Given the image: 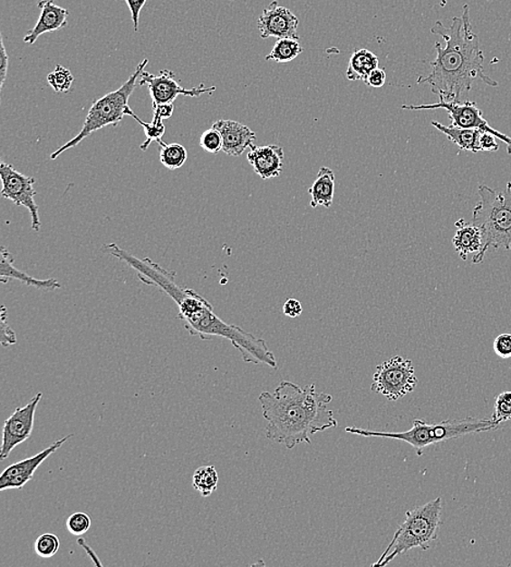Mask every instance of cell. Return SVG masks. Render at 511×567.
Listing matches in <instances>:
<instances>
[{
	"mask_svg": "<svg viewBox=\"0 0 511 567\" xmlns=\"http://www.w3.org/2000/svg\"><path fill=\"white\" fill-rule=\"evenodd\" d=\"M498 429L492 419H448L438 424H428L423 419H414L412 428L403 432L372 431L358 426H347V434L364 437H383V439L398 440L408 443L416 448L418 456H421L425 448L429 445H439L459 437L482 434Z\"/></svg>",
	"mask_w": 511,
	"mask_h": 567,
	"instance_id": "obj_4",
	"label": "cell"
},
{
	"mask_svg": "<svg viewBox=\"0 0 511 567\" xmlns=\"http://www.w3.org/2000/svg\"><path fill=\"white\" fill-rule=\"evenodd\" d=\"M303 53L304 47L301 46L299 40L278 39L271 53L266 56V61L279 64L290 63Z\"/></svg>",
	"mask_w": 511,
	"mask_h": 567,
	"instance_id": "obj_24",
	"label": "cell"
},
{
	"mask_svg": "<svg viewBox=\"0 0 511 567\" xmlns=\"http://www.w3.org/2000/svg\"><path fill=\"white\" fill-rule=\"evenodd\" d=\"M417 386L412 361L395 356L376 367L371 391L396 402L416 390Z\"/></svg>",
	"mask_w": 511,
	"mask_h": 567,
	"instance_id": "obj_8",
	"label": "cell"
},
{
	"mask_svg": "<svg viewBox=\"0 0 511 567\" xmlns=\"http://www.w3.org/2000/svg\"><path fill=\"white\" fill-rule=\"evenodd\" d=\"M333 396L317 392L314 385L301 387L294 382L282 381L273 393L259 396L263 417L267 421L265 435L278 445L292 448L306 443L317 432L336 428L337 420L327 405Z\"/></svg>",
	"mask_w": 511,
	"mask_h": 567,
	"instance_id": "obj_3",
	"label": "cell"
},
{
	"mask_svg": "<svg viewBox=\"0 0 511 567\" xmlns=\"http://www.w3.org/2000/svg\"><path fill=\"white\" fill-rule=\"evenodd\" d=\"M0 333H2V337H0V343H2L4 347H13V345L17 344V335H15L14 329L9 326L7 321L6 306H2V310H0Z\"/></svg>",
	"mask_w": 511,
	"mask_h": 567,
	"instance_id": "obj_32",
	"label": "cell"
},
{
	"mask_svg": "<svg viewBox=\"0 0 511 567\" xmlns=\"http://www.w3.org/2000/svg\"><path fill=\"white\" fill-rule=\"evenodd\" d=\"M401 108L406 111L445 110L448 113L451 125L466 129H481L483 132H491L507 145V152L511 155V138L489 126L475 102H448L439 99V102L435 104L402 105Z\"/></svg>",
	"mask_w": 511,
	"mask_h": 567,
	"instance_id": "obj_9",
	"label": "cell"
},
{
	"mask_svg": "<svg viewBox=\"0 0 511 567\" xmlns=\"http://www.w3.org/2000/svg\"><path fill=\"white\" fill-rule=\"evenodd\" d=\"M456 234L453 240L455 250L462 261H466L470 253H478L482 249V234L478 227L468 223L464 219L456 221Z\"/></svg>",
	"mask_w": 511,
	"mask_h": 567,
	"instance_id": "obj_19",
	"label": "cell"
},
{
	"mask_svg": "<svg viewBox=\"0 0 511 567\" xmlns=\"http://www.w3.org/2000/svg\"><path fill=\"white\" fill-rule=\"evenodd\" d=\"M480 148L482 152H497L499 149L497 137L487 132H482L480 136Z\"/></svg>",
	"mask_w": 511,
	"mask_h": 567,
	"instance_id": "obj_35",
	"label": "cell"
},
{
	"mask_svg": "<svg viewBox=\"0 0 511 567\" xmlns=\"http://www.w3.org/2000/svg\"><path fill=\"white\" fill-rule=\"evenodd\" d=\"M148 64L149 59H144L141 64H138L134 73L120 89L112 91L111 93L95 101L93 105L90 108L81 132L77 136L69 140L67 143H64L61 148L57 149L55 152H53L51 154V159L56 160L63 153L66 152V151L77 147L85 138H88L95 132H99L101 129L107 126L118 125V123L122 121V118L127 115L129 99H130L134 89H136L140 75H141Z\"/></svg>",
	"mask_w": 511,
	"mask_h": 567,
	"instance_id": "obj_7",
	"label": "cell"
},
{
	"mask_svg": "<svg viewBox=\"0 0 511 567\" xmlns=\"http://www.w3.org/2000/svg\"><path fill=\"white\" fill-rule=\"evenodd\" d=\"M72 435H66L61 440L53 442L44 451L35 454L34 456L13 464L0 476V491L9 489H23L26 484L34 479L35 472L52 454L61 448Z\"/></svg>",
	"mask_w": 511,
	"mask_h": 567,
	"instance_id": "obj_13",
	"label": "cell"
},
{
	"mask_svg": "<svg viewBox=\"0 0 511 567\" xmlns=\"http://www.w3.org/2000/svg\"><path fill=\"white\" fill-rule=\"evenodd\" d=\"M218 473L214 466L198 467L192 476V485L203 498L212 495L218 487Z\"/></svg>",
	"mask_w": 511,
	"mask_h": 567,
	"instance_id": "obj_23",
	"label": "cell"
},
{
	"mask_svg": "<svg viewBox=\"0 0 511 567\" xmlns=\"http://www.w3.org/2000/svg\"><path fill=\"white\" fill-rule=\"evenodd\" d=\"M0 180H2V196L10 200L17 207H24L31 214L32 230H41L39 205L35 202V178L21 174L14 165L0 164Z\"/></svg>",
	"mask_w": 511,
	"mask_h": 567,
	"instance_id": "obj_10",
	"label": "cell"
},
{
	"mask_svg": "<svg viewBox=\"0 0 511 567\" xmlns=\"http://www.w3.org/2000/svg\"><path fill=\"white\" fill-rule=\"evenodd\" d=\"M212 128L217 129L223 138V152L235 158L244 154L256 139V134L249 127L235 121L220 120L215 122Z\"/></svg>",
	"mask_w": 511,
	"mask_h": 567,
	"instance_id": "obj_15",
	"label": "cell"
},
{
	"mask_svg": "<svg viewBox=\"0 0 511 567\" xmlns=\"http://www.w3.org/2000/svg\"><path fill=\"white\" fill-rule=\"evenodd\" d=\"M493 349L499 358H511V334L504 333L498 335L494 340Z\"/></svg>",
	"mask_w": 511,
	"mask_h": 567,
	"instance_id": "obj_33",
	"label": "cell"
},
{
	"mask_svg": "<svg viewBox=\"0 0 511 567\" xmlns=\"http://www.w3.org/2000/svg\"><path fill=\"white\" fill-rule=\"evenodd\" d=\"M154 122H164L165 120H169V118L173 115L174 112V104H163V105H156L153 106Z\"/></svg>",
	"mask_w": 511,
	"mask_h": 567,
	"instance_id": "obj_39",
	"label": "cell"
},
{
	"mask_svg": "<svg viewBox=\"0 0 511 567\" xmlns=\"http://www.w3.org/2000/svg\"><path fill=\"white\" fill-rule=\"evenodd\" d=\"M158 143L160 147L159 160L166 169L175 171L185 165L188 152L184 145L178 143L167 144L163 140Z\"/></svg>",
	"mask_w": 511,
	"mask_h": 567,
	"instance_id": "obj_25",
	"label": "cell"
},
{
	"mask_svg": "<svg viewBox=\"0 0 511 567\" xmlns=\"http://www.w3.org/2000/svg\"><path fill=\"white\" fill-rule=\"evenodd\" d=\"M42 397L43 394L37 393L25 406L15 409L14 414L5 421L0 461L7 460L15 447L30 439L34 429L36 408Z\"/></svg>",
	"mask_w": 511,
	"mask_h": 567,
	"instance_id": "obj_12",
	"label": "cell"
},
{
	"mask_svg": "<svg viewBox=\"0 0 511 567\" xmlns=\"http://www.w3.org/2000/svg\"><path fill=\"white\" fill-rule=\"evenodd\" d=\"M311 208L325 207L330 209L335 194V174L330 167L323 166L317 174L313 185L309 189Z\"/></svg>",
	"mask_w": 511,
	"mask_h": 567,
	"instance_id": "obj_20",
	"label": "cell"
},
{
	"mask_svg": "<svg viewBox=\"0 0 511 567\" xmlns=\"http://www.w3.org/2000/svg\"><path fill=\"white\" fill-rule=\"evenodd\" d=\"M138 85H148L153 106L163 104H174L179 95L198 97L203 94H212L217 88H206L203 84L197 88L185 89L176 80V75L171 70H161L159 75H154L143 70L140 75Z\"/></svg>",
	"mask_w": 511,
	"mask_h": 567,
	"instance_id": "obj_11",
	"label": "cell"
},
{
	"mask_svg": "<svg viewBox=\"0 0 511 567\" xmlns=\"http://www.w3.org/2000/svg\"><path fill=\"white\" fill-rule=\"evenodd\" d=\"M364 83L371 86V88H383L386 83V73L384 69H374L373 72L369 74Z\"/></svg>",
	"mask_w": 511,
	"mask_h": 567,
	"instance_id": "obj_37",
	"label": "cell"
},
{
	"mask_svg": "<svg viewBox=\"0 0 511 567\" xmlns=\"http://www.w3.org/2000/svg\"><path fill=\"white\" fill-rule=\"evenodd\" d=\"M492 421L499 428L500 425L511 420V391L500 393L495 399Z\"/></svg>",
	"mask_w": 511,
	"mask_h": 567,
	"instance_id": "obj_29",
	"label": "cell"
},
{
	"mask_svg": "<svg viewBox=\"0 0 511 567\" xmlns=\"http://www.w3.org/2000/svg\"><path fill=\"white\" fill-rule=\"evenodd\" d=\"M127 115L133 117L134 120H136L144 129L147 140H145V142L141 144V147H140L142 151H147L152 142H159L161 138H163L166 132L164 122L152 121V122H145L142 120H140L136 113H134L131 110L130 106L127 108Z\"/></svg>",
	"mask_w": 511,
	"mask_h": 567,
	"instance_id": "obj_26",
	"label": "cell"
},
{
	"mask_svg": "<svg viewBox=\"0 0 511 567\" xmlns=\"http://www.w3.org/2000/svg\"><path fill=\"white\" fill-rule=\"evenodd\" d=\"M299 24L297 15L286 7L279 6L276 0L263 10L257 21L262 39L277 37V39L299 40Z\"/></svg>",
	"mask_w": 511,
	"mask_h": 567,
	"instance_id": "obj_14",
	"label": "cell"
},
{
	"mask_svg": "<svg viewBox=\"0 0 511 567\" xmlns=\"http://www.w3.org/2000/svg\"><path fill=\"white\" fill-rule=\"evenodd\" d=\"M101 250L133 269L142 283L169 296L178 306V317L192 337L204 340L215 337L228 339L240 354L251 353L256 347L257 337L255 335L223 321L204 297L177 283L176 272L161 267L152 259L134 257L116 244L105 245Z\"/></svg>",
	"mask_w": 511,
	"mask_h": 567,
	"instance_id": "obj_1",
	"label": "cell"
},
{
	"mask_svg": "<svg viewBox=\"0 0 511 567\" xmlns=\"http://www.w3.org/2000/svg\"><path fill=\"white\" fill-rule=\"evenodd\" d=\"M200 147L207 153L217 154L219 151H223V138L217 129H208L202 133Z\"/></svg>",
	"mask_w": 511,
	"mask_h": 567,
	"instance_id": "obj_31",
	"label": "cell"
},
{
	"mask_svg": "<svg viewBox=\"0 0 511 567\" xmlns=\"http://www.w3.org/2000/svg\"><path fill=\"white\" fill-rule=\"evenodd\" d=\"M48 84L56 93H66L73 83V75L70 70L57 64L55 70L47 75Z\"/></svg>",
	"mask_w": 511,
	"mask_h": 567,
	"instance_id": "obj_28",
	"label": "cell"
},
{
	"mask_svg": "<svg viewBox=\"0 0 511 567\" xmlns=\"http://www.w3.org/2000/svg\"><path fill=\"white\" fill-rule=\"evenodd\" d=\"M148 0H126L129 9H130L134 31L139 30L140 14H141L144 5Z\"/></svg>",
	"mask_w": 511,
	"mask_h": 567,
	"instance_id": "obj_36",
	"label": "cell"
},
{
	"mask_svg": "<svg viewBox=\"0 0 511 567\" xmlns=\"http://www.w3.org/2000/svg\"><path fill=\"white\" fill-rule=\"evenodd\" d=\"M480 202L473 210L472 223L482 234V249L472 258L473 264L483 261L489 248L511 251V181L503 192L486 185L478 186Z\"/></svg>",
	"mask_w": 511,
	"mask_h": 567,
	"instance_id": "obj_5",
	"label": "cell"
},
{
	"mask_svg": "<svg viewBox=\"0 0 511 567\" xmlns=\"http://www.w3.org/2000/svg\"><path fill=\"white\" fill-rule=\"evenodd\" d=\"M284 315L289 318H298L303 315L304 308L301 302L294 298H289L283 307Z\"/></svg>",
	"mask_w": 511,
	"mask_h": 567,
	"instance_id": "obj_38",
	"label": "cell"
},
{
	"mask_svg": "<svg viewBox=\"0 0 511 567\" xmlns=\"http://www.w3.org/2000/svg\"><path fill=\"white\" fill-rule=\"evenodd\" d=\"M37 7L41 9L40 18L34 28L24 36L25 44H34L41 35L66 28L68 25V10L57 6L53 0H41Z\"/></svg>",
	"mask_w": 511,
	"mask_h": 567,
	"instance_id": "obj_17",
	"label": "cell"
},
{
	"mask_svg": "<svg viewBox=\"0 0 511 567\" xmlns=\"http://www.w3.org/2000/svg\"><path fill=\"white\" fill-rule=\"evenodd\" d=\"M91 517L87 513L78 512L73 513L72 515L68 517L66 526L67 531L72 534V536H83L87 533L91 528Z\"/></svg>",
	"mask_w": 511,
	"mask_h": 567,
	"instance_id": "obj_30",
	"label": "cell"
},
{
	"mask_svg": "<svg viewBox=\"0 0 511 567\" xmlns=\"http://www.w3.org/2000/svg\"><path fill=\"white\" fill-rule=\"evenodd\" d=\"M9 69V56L4 44L3 36H0V89H3L5 81L7 79Z\"/></svg>",
	"mask_w": 511,
	"mask_h": 567,
	"instance_id": "obj_34",
	"label": "cell"
},
{
	"mask_svg": "<svg viewBox=\"0 0 511 567\" xmlns=\"http://www.w3.org/2000/svg\"><path fill=\"white\" fill-rule=\"evenodd\" d=\"M379 58L374 53L369 50L354 51L349 61L347 68V78L351 81H363L368 79L369 74L374 69L379 68Z\"/></svg>",
	"mask_w": 511,
	"mask_h": 567,
	"instance_id": "obj_22",
	"label": "cell"
},
{
	"mask_svg": "<svg viewBox=\"0 0 511 567\" xmlns=\"http://www.w3.org/2000/svg\"><path fill=\"white\" fill-rule=\"evenodd\" d=\"M247 153V161L256 175L267 181L278 177L284 171V153L278 145L270 144L265 147L253 144Z\"/></svg>",
	"mask_w": 511,
	"mask_h": 567,
	"instance_id": "obj_16",
	"label": "cell"
},
{
	"mask_svg": "<svg viewBox=\"0 0 511 567\" xmlns=\"http://www.w3.org/2000/svg\"><path fill=\"white\" fill-rule=\"evenodd\" d=\"M61 549V540L52 533L41 534L34 543V552L42 559H51Z\"/></svg>",
	"mask_w": 511,
	"mask_h": 567,
	"instance_id": "obj_27",
	"label": "cell"
},
{
	"mask_svg": "<svg viewBox=\"0 0 511 567\" xmlns=\"http://www.w3.org/2000/svg\"><path fill=\"white\" fill-rule=\"evenodd\" d=\"M431 32L442 37L446 45L435 43L438 55L431 63L432 72L427 77H419L418 84H429L433 93L448 102H459L477 80L493 88L498 86L497 81L484 73L480 40L472 30L468 5L462 8L461 17L453 18L449 26L437 21Z\"/></svg>",
	"mask_w": 511,
	"mask_h": 567,
	"instance_id": "obj_2",
	"label": "cell"
},
{
	"mask_svg": "<svg viewBox=\"0 0 511 567\" xmlns=\"http://www.w3.org/2000/svg\"><path fill=\"white\" fill-rule=\"evenodd\" d=\"M443 501L437 498L406 513V520L392 537L381 558L372 566H386L409 550L427 551L439 537L442 523Z\"/></svg>",
	"mask_w": 511,
	"mask_h": 567,
	"instance_id": "obj_6",
	"label": "cell"
},
{
	"mask_svg": "<svg viewBox=\"0 0 511 567\" xmlns=\"http://www.w3.org/2000/svg\"><path fill=\"white\" fill-rule=\"evenodd\" d=\"M448 0H440V7H445L448 5Z\"/></svg>",
	"mask_w": 511,
	"mask_h": 567,
	"instance_id": "obj_40",
	"label": "cell"
},
{
	"mask_svg": "<svg viewBox=\"0 0 511 567\" xmlns=\"http://www.w3.org/2000/svg\"><path fill=\"white\" fill-rule=\"evenodd\" d=\"M0 257H2V262H0V282L6 284L9 280L17 279L19 282L30 286L40 290L52 291L62 288L61 283L55 279H39L30 277L21 269L14 267V258L6 249V247H2L0 250Z\"/></svg>",
	"mask_w": 511,
	"mask_h": 567,
	"instance_id": "obj_18",
	"label": "cell"
},
{
	"mask_svg": "<svg viewBox=\"0 0 511 567\" xmlns=\"http://www.w3.org/2000/svg\"><path fill=\"white\" fill-rule=\"evenodd\" d=\"M432 126L454 142L461 151H470V152H481L480 136L481 129H466L455 127L453 125L444 126L438 122H432Z\"/></svg>",
	"mask_w": 511,
	"mask_h": 567,
	"instance_id": "obj_21",
	"label": "cell"
}]
</instances>
